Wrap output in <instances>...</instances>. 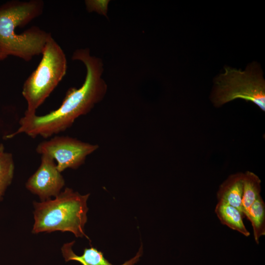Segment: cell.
Returning <instances> with one entry per match:
<instances>
[{
	"label": "cell",
	"mask_w": 265,
	"mask_h": 265,
	"mask_svg": "<svg viewBox=\"0 0 265 265\" xmlns=\"http://www.w3.org/2000/svg\"><path fill=\"white\" fill-rule=\"evenodd\" d=\"M72 59L82 62L86 75L82 86L70 88L59 107L44 115L25 113L20 119L18 129L4 136L5 139L25 133L32 138H47L71 127L76 119L89 113L105 96L107 85L102 78V60L90 54L88 49L76 50Z\"/></svg>",
	"instance_id": "1"
},
{
	"label": "cell",
	"mask_w": 265,
	"mask_h": 265,
	"mask_svg": "<svg viewBox=\"0 0 265 265\" xmlns=\"http://www.w3.org/2000/svg\"><path fill=\"white\" fill-rule=\"evenodd\" d=\"M15 164L11 153L5 151L0 144V201L13 179Z\"/></svg>",
	"instance_id": "12"
},
{
	"label": "cell",
	"mask_w": 265,
	"mask_h": 265,
	"mask_svg": "<svg viewBox=\"0 0 265 265\" xmlns=\"http://www.w3.org/2000/svg\"><path fill=\"white\" fill-rule=\"evenodd\" d=\"M261 181L253 172L243 173V193L241 200L243 215L247 217L250 208L260 195Z\"/></svg>",
	"instance_id": "11"
},
{
	"label": "cell",
	"mask_w": 265,
	"mask_h": 265,
	"mask_svg": "<svg viewBox=\"0 0 265 265\" xmlns=\"http://www.w3.org/2000/svg\"><path fill=\"white\" fill-rule=\"evenodd\" d=\"M90 194L81 195L66 187L53 200L34 202V234L59 231L70 232L76 237L89 238L84 232Z\"/></svg>",
	"instance_id": "3"
},
{
	"label": "cell",
	"mask_w": 265,
	"mask_h": 265,
	"mask_svg": "<svg viewBox=\"0 0 265 265\" xmlns=\"http://www.w3.org/2000/svg\"><path fill=\"white\" fill-rule=\"evenodd\" d=\"M64 185V179L57 169L55 160L43 155L39 167L28 179L26 187L44 201L59 194Z\"/></svg>",
	"instance_id": "7"
},
{
	"label": "cell",
	"mask_w": 265,
	"mask_h": 265,
	"mask_svg": "<svg viewBox=\"0 0 265 265\" xmlns=\"http://www.w3.org/2000/svg\"><path fill=\"white\" fill-rule=\"evenodd\" d=\"M37 68L23 86L22 94L27 104L25 113L28 114L36 113L66 73L65 54L52 35L47 40Z\"/></svg>",
	"instance_id": "4"
},
{
	"label": "cell",
	"mask_w": 265,
	"mask_h": 265,
	"mask_svg": "<svg viewBox=\"0 0 265 265\" xmlns=\"http://www.w3.org/2000/svg\"><path fill=\"white\" fill-rule=\"evenodd\" d=\"M246 217L251 222L254 239L258 244L260 238L265 235V204L261 195L250 208Z\"/></svg>",
	"instance_id": "13"
},
{
	"label": "cell",
	"mask_w": 265,
	"mask_h": 265,
	"mask_svg": "<svg viewBox=\"0 0 265 265\" xmlns=\"http://www.w3.org/2000/svg\"><path fill=\"white\" fill-rule=\"evenodd\" d=\"M99 146L67 136H55L40 143L36 148L41 155L51 157L57 163V168L62 172L67 168L77 169L83 164L88 156Z\"/></svg>",
	"instance_id": "6"
},
{
	"label": "cell",
	"mask_w": 265,
	"mask_h": 265,
	"mask_svg": "<svg viewBox=\"0 0 265 265\" xmlns=\"http://www.w3.org/2000/svg\"><path fill=\"white\" fill-rule=\"evenodd\" d=\"M41 0H12L0 6V61L14 56L26 61L42 54L51 33L33 26L22 33L16 30L43 13Z\"/></svg>",
	"instance_id": "2"
},
{
	"label": "cell",
	"mask_w": 265,
	"mask_h": 265,
	"mask_svg": "<svg viewBox=\"0 0 265 265\" xmlns=\"http://www.w3.org/2000/svg\"><path fill=\"white\" fill-rule=\"evenodd\" d=\"M215 212L222 224L245 237L249 236L250 233L246 229L242 220L243 215L237 209L227 204L218 202Z\"/></svg>",
	"instance_id": "10"
},
{
	"label": "cell",
	"mask_w": 265,
	"mask_h": 265,
	"mask_svg": "<svg viewBox=\"0 0 265 265\" xmlns=\"http://www.w3.org/2000/svg\"><path fill=\"white\" fill-rule=\"evenodd\" d=\"M74 242V241L65 243L61 248L62 255L66 262L76 261L82 265H114L104 257L101 251L92 246L90 248H84L81 255H76L72 249ZM142 252L143 248L141 244L138 252L134 257L120 265H134L139 261Z\"/></svg>",
	"instance_id": "8"
},
{
	"label": "cell",
	"mask_w": 265,
	"mask_h": 265,
	"mask_svg": "<svg viewBox=\"0 0 265 265\" xmlns=\"http://www.w3.org/2000/svg\"><path fill=\"white\" fill-rule=\"evenodd\" d=\"M243 178L242 173L230 175L220 186L217 193L218 202L224 203L236 208L242 215L241 200L243 193Z\"/></svg>",
	"instance_id": "9"
},
{
	"label": "cell",
	"mask_w": 265,
	"mask_h": 265,
	"mask_svg": "<svg viewBox=\"0 0 265 265\" xmlns=\"http://www.w3.org/2000/svg\"><path fill=\"white\" fill-rule=\"evenodd\" d=\"M212 101L216 106L241 99L257 105L265 111V81L260 66L256 62L244 71L224 68V72L214 80Z\"/></svg>",
	"instance_id": "5"
}]
</instances>
